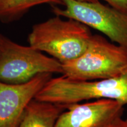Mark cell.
<instances>
[{
	"label": "cell",
	"instance_id": "8992f818",
	"mask_svg": "<svg viewBox=\"0 0 127 127\" xmlns=\"http://www.w3.org/2000/svg\"><path fill=\"white\" fill-rule=\"evenodd\" d=\"M44 73L29 81L9 84L0 81V127H19L30 102L52 78Z\"/></svg>",
	"mask_w": 127,
	"mask_h": 127
},
{
	"label": "cell",
	"instance_id": "52a82bcc",
	"mask_svg": "<svg viewBox=\"0 0 127 127\" xmlns=\"http://www.w3.org/2000/svg\"><path fill=\"white\" fill-rule=\"evenodd\" d=\"M124 106L110 99L69 105L57 119L55 127H111L123 117Z\"/></svg>",
	"mask_w": 127,
	"mask_h": 127
},
{
	"label": "cell",
	"instance_id": "5bb4252c",
	"mask_svg": "<svg viewBox=\"0 0 127 127\" xmlns=\"http://www.w3.org/2000/svg\"><path fill=\"white\" fill-rule=\"evenodd\" d=\"M0 38H1V35H0Z\"/></svg>",
	"mask_w": 127,
	"mask_h": 127
},
{
	"label": "cell",
	"instance_id": "8fae6325",
	"mask_svg": "<svg viewBox=\"0 0 127 127\" xmlns=\"http://www.w3.org/2000/svg\"><path fill=\"white\" fill-rule=\"evenodd\" d=\"M111 127H127V119H123V117L116 120Z\"/></svg>",
	"mask_w": 127,
	"mask_h": 127
},
{
	"label": "cell",
	"instance_id": "9c48e42d",
	"mask_svg": "<svg viewBox=\"0 0 127 127\" xmlns=\"http://www.w3.org/2000/svg\"><path fill=\"white\" fill-rule=\"evenodd\" d=\"M46 3L63 5V0H8L0 9V20L9 22L17 20L32 7Z\"/></svg>",
	"mask_w": 127,
	"mask_h": 127
},
{
	"label": "cell",
	"instance_id": "4fadbf2b",
	"mask_svg": "<svg viewBox=\"0 0 127 127\" xmlns=\"http://www.w3.org/2000/svg\"><path fill=\"white\" fill-rule=\"evenodd\" d=\"M77 1H96V0H77Z\"/></svg>",
	"mask_w": 127,
	"mask_h": 127
},
{
	"label": "cell",
	"instance_id": "7a4b0ae2",
	"mask_svg": "<svg viewBox=\"0 0 127 127\" xmlns=\"http://www.w3.org/2000/svg\"><path fill=\"white\" fill-rule=\"evenodd\" d=\"M110 99L127 105V71L118 77L94 81L51 78L37 94L36 101L67 107L83 101Z\"/></svg>",
	"mask_w": 127,
	"mask_h": 127
},
{
	"label": "cell",
	"instance_id": "30bf717a",
	"mask_svg": "<svg viewBox=\"0 0 127 127\" xmlns=\"http://www.w3.org/2000/svg\"><path fill=\"white\" fill-rule=\"evenodd\" d=\"M111 7L127 14V0H104Z\"/></svg>",
	"mask_w": 127,
	"mask_h": 127
},
{
	"label": "cell",
	"instance_id": "ba28073f",
	"mask_svg": "<svg viewBox=\"0 0 127 127\" xmlns=\"http://www.w3.org/2000/svg\"><path fill=\"white\" fill-rule=\"evenodd\" d=\"M65 109V106L33 99L19 127H55L57 119Z\"/></svg>",
	"mask_w": 127,
	"mask_h": 127
},
{
	"label": "cell",
	"instance_id": "5b68a950",
	"mask_svg": "<svg viewBox=\"0 0 127 127\" xmlns=\"http://www.w3.org/2000/svg\"><path fill=\"white\" fill-rule=\"evenodd\" d=\"M63 9L52 6L55 15L80 22L101 32L111 42L127 48V14L98 0H63Z\"/></svg>",
	"mask_w": 127,
	"mask_h": 127
},
{
	"label": "cell",
	"instance_id": "6da1fadb",
	"mask_svg": "<svg viewBox=\"0 0 127 127\" xmlns=\"http://www.w3.org/2000/svg\"><path fill=\"white\" fill-rule=\"evenodd\" d=\"M93 34L88 26L60 16L35 24L28 35L30 47L45 52L61 64L81 55L88 47Z\"/></svg>",
	"mask_w": 127,
	"mask_h": 127
},
{
	"label": "cell",
	"instance_id": "277c9868",
	"mask_svg": "<svg viewBox=\"0 0 127 127\" xmlns=\"http://www.w3.org/2000/svg\"><path fill=\"white\" fill-rule=\"evenodd\" d=\"M44 73L63 74L62 64L30 45H20L1 35L0 81L23 84Z\"/></svg>",
	"mask_w": 127,
	"mask_h": 127
},
{
	"label": "cell",
	"instance_id": "3957f363",
	"mask_svg": "<svg viewBox=\"0 0 127 127\" xmlns=\"http://www.w3.org/2000/svg\"><path fill=\"white\" fill-rule=\"evenodd\" d=\"M63 75L75 81H94L121 75L127 71V48L93 35L81 55L62 64Z\"/></svg>",
	"mask_w": 127,
	"mask_h": 127
},
{
	"label": "cell",
	"instance_id": "7c38bea8",
	"mask_svg": "<svg viewBox=\"0 0 127 127\" xmlns=\"http://www.w3.org/2000/svg\"><path fill=\"white\" fill-rule=\"evenodd\" d=\"M8 0H0V9H1L4 7L6 3L8 2Z\"/></svg>",
	"mask_w": 127,
	"mask_h": 127
}]
</instances>
